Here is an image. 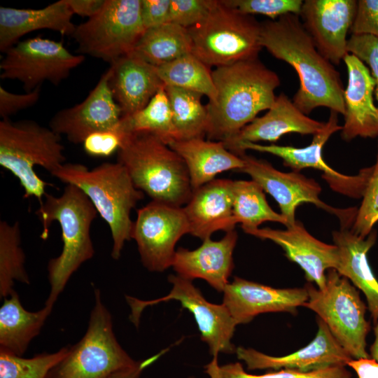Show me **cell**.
Listing matches in <instances>:
<instances>
[{"label": "cell", "mask_w": 378, "mask_h": 378, "mask_svg": "<svg viewBox=\"0 0 378 378\" xmlns=\"http://www.w3.org/2000/svg\"><path fill=\"white\" fill-rule=\"evenodd\" d=\"M134 52L154 66H160L192 52L187 29L167 22L146 29Z\"/></svg>", "instance_id": "cell-30"}, {"label": "cell", "mask_w": 378, "mask_h": 378, "mask_svg": "<svg viewBox=\"0 0 378 378\" xmlns=\"http://www.w3.org/2000/svg\"><path fill=\"white\" fill-rule=\"evenodd\" d=\"M51 175L66 185L76 186L89 198L109 227L111 257L119 259L125 241L131 239L130 212L144 197L125 167L118 162H104L92 169L82 164L64 163Z\"/></svg>", "instance_id": "cell-4"}, {"label": "cell", "mask_w": 378, "mask_h": 378, "mask_svg": "<svg viewBox=\"0 0 378 378\" xmlns=\"http://www.w3.org/2000/svg\"><path fill=\"white\" fill-rule=\"evenodd\" d=\"M309 298L303 307L316 314L353 359L368 358L366 337L370 330L365 304L355 286L335 269L326 272V286H304Z\"/></svg>", "instance_id": "cell-9"}, {"label": "cell", "mask_w": 378, "mask_h": 378, "mask_svg": "<svg viewBox=\"0 0 378 378\" xmlns=\"http://www.w3.org/2000/svg\"><path fill=\"white\" fill-rule=\"evenodd\" d=\"M168 97L175 132L174 140L204 138L208 113L202 103L201 94L174 86L164 85Z\"/></svg>", "instance_id": "cell-32"}, {"label": "cell", "mask_w": 378, "mask_h": 378, "mask_svg": "<svg viewBox=\"0 0 378 378\" xmlns=\"http://www.w3.org/2000/svg\"><path fill=\"white\" fill-rule=\"evenodd\" d=\"M244 166L238 172L245 173L251 180L260 186L278 203L281 214L287 220V227L295 221V211L302 203H312L317 207L336 214L342 218L346 209H335L321 201L319 195L321 186L312 178L298 172H283L274 168L270 162L241 153Z\"/></svg>", "instance_id": "cell-15"}, {"label": "cell", "mask_w": 378, "mask_h": 378, "mask_svg": "<svg viewBox=\"0 0 378 378\" xmlns=\"http://www.w3.org/2000/svg\"><path fill=\"white\" fill-rule=\"evenodd\" d=\"M350 31L354 35H369L378 39V0H358Z\"/></svg>", "instance_id": "cell-43"}, {"label": "cell", "mask_w": 378, "mask_h": 378, "mask_svg": "<svg viewBox=\"0 0 378 378\" xmlns=\"http://www.w3.org/2000/svg\"><path fill=\"white\" fill-rule=\"evenodd\" d=\"M347 365L356 372L358 378H378V362L373 358L352 359Z\"/></svg>", "instance_id": "cell-47"}, {"label": "cell", "mask_w": 378, "mask_h": 378, "mask_svg": "<svg viewBox=\"0 0 378 378\" xmlns=\"http://www.w3.org/2000/svg\"><path fill=\"white\" fill-rule=\"evenodd\" d=\"M61 137L32 120L0 121V165L18 178L24 198L43 201L49 183L38 176L34 167L52 174L65 163Z\"/></svg>", "instance_id": "cell-6"}, {"label": "cell", "mask_w": 378, "mask_h": 378, "mask_svg": "<svg viewBox=\"0 0 378 378\" xmlns=\"http://www.w3.org/2000/svg\"><path fill=\"white\" fill-rule=\"evenodd\" d=\"M127 134L118 126L113 130L94 132L83 142V148L88 155L106 158L118 152Z\"/></svg>", "instance_id": "cell-41"}, {"label": "cell", "mask_w": 378, "mask_h": 378, "mask_svg": "<svg viewBox=\"0 0 378 378\" xmlns=\"http://www.w3.org/2000/svg\"><path fill=\"white\" fill-rule=\"evenodd\" d=\"M232 209L237 223L241 224L246 233L267 221L287 226L285 217L270 207L265 191L253 180L233 181Z\"/></svg>", "instance_id": "cell-31"}, {"label": "cell", "mask_w": 378, "mask_h": 378, "mask_svg": "<svg viewBox=\"0 0 378 378\" xmlns=\"http://www.w3.org/2000/svg\"><path fill=\"white\" fill-rule=\"evenodd\" d=\"M237 239L234 230L225 232L218 241L211 238L202 241L194 250L180 247L176 251L172 267L184 279H203L218 292H223L234 269L233 252Z\"/></svg>", "instance_id": "cell-22"}, {"label": "cell", "mask_w": 378, "mask_h": 378, "mask_svg": "<svg viewBox=\"0 0 378 378\" xmlns=\"http://www.w3.org/2000/svg\"><path fill=\"white\" fill-rule=\"evenodd\" d=\"M362 197L351 229L356 234L366 237L378 221V144L376 162L372 167Z\"/></svg>", "instance_id": "cell-38"}, {"label": "cell", "mask_w": 378, "mask_h": 378, "mask_svg": "<svg viewBox=\"0 0 378 378\" xmlns=\"http://www.w3.org/2000/svg\"><path fill=\"white\" fill-rule=\"evenodd\" d=\"M25 254L21 246L19 222L0 221V297L5 298L13 290L15 281L29 284L25 269Z\"/></svg>", "instance_id": "cell-35"}, {"label": "cell", "mask_w": 378, "mask_h": 378, "mask_svg": "<svg viewBox=\"0 0 378 378\" xmlns=\"http://www.w3.org/2000/svg\"><path fill=\"white\" fill-rule=\"evenodd\" d=\"M370 355L373 359L378 362V321L374 328V340L370 347Z\"/></svg>", "instance_id": "cell-49"}, {"label": "cell", "mask_w": 378, "mask_h": 378, "mask_svg": "<svg viewBox=\"0 0 378 378\" xmlns=\"http://www.w3.org/2000/svg\"><path fill=\"white\" fill-rule=\"evenodd\" d=\"M134 360L119 344L113 330L112 316L103 303L100 290H94V304L87 330L46 378H108L135 366Z\"/></svg>", "instance_id": "cell-8"}, {"label": "cell", "mask_w": 378, "mask_h": 378, "mask_svg": "<svg viewBox=\"0 0 378 378\" xmlns=\"http://www.w3.org/2000/svg\"><path fill=\"white\" fill-rule=\"evenodd\" d=\"M36 214L43 225V239L48 237L53 221L62 231V252L47 265L50 291L45 305L53 307L73 274L94 256L90 228L98 213L81 190L66 184L59 197L47 193Z\"/></svg>", "instance_id": "cell-3"}, {"label": "cell", "mask_w": 378, "mask_h": 378, "mask_svg": "<svg viewBox=\"0 0 378 378\" xmlns=\"http://www.w3.org/2000/svg\"><path fill=\"white\" fill-rule=\"evenodd\" d=\"M342 129V126L338 124V113L330 111L324 127L313 135V139L307 146L296 148L274 144L262 145L244 142L232 146L229 150L236 155L244 153L246 150L270 153L280 158L284 165L294 172H299L304 168L321 170L323 172L322 178L333 190L351 197L360 198L363 197L372 167L361 169L357 175L348 176L332 169L322 158V150L326 143L335 132Z\"/></svg>", "instance_id": "cell-14"}, {"label": "cell", "mask_w": 378, "mask_h": 378, "mask_svg": "<svg viewBox=\"0 0 378 378\" xmlns=\"http://www.w3.org/2000/svg\"><path fill=\"white\" fill-rule=\"evenodd\" d=\"M248 370H290L309 372L335 366H346L353 358L330 331L318 319L315 337L303 348L284 356H272L251 348L239 346L235 351Z\"/></svg>", "instance_id": "cell-17"}, {"label": "cell", "mask_w": 378, "mask_h": 378, "mask_svg": "<svg viewBox=\"0 0 378 378\" xmlns=\"http://www.w3.org/2000/svg\"><path fill=\"white\" fill-rule=\"evenodd\" d=\"M107 71L108 87L122 117L142 109L164 85L156 66L134 51L111 62Z\"/></svg>", "instance_id": "cell-23"}, {"label": "cell", "mask_w": 378, "mask_h": 378, "mask_svg": "<svg viewBox=\"0 0 378 378\" xmlns=\"http://www.w3.org/2000/svg\"><path fill=\"white\" fill-rule=\"evenodd\" d=\"M144 31L141 0H106L94 15L76 25L71 37L78 54L111 64L133 52Z\"/></svg>", "instance_id": "cell-10"}, {"label": "cell", "mask_w": 378, "mask_h": 378, "mask_svg": "<svg viewBox=\"0 0 378 378\" xmlns=\"http://www.w3.org/2000/svg\"><path fill=\"white\" fill-rule=\"evenodd\" d=\"M164 85L174 86L205 95L209 102L216 97V90L210 67L192 52L156 67Z\"/></svg>", "instance_id": "cell-33"}, {"label": "cell", "mask_w": 378, "mask_h": 378, "mask_svg": "<svg viewBox=\"0 0 378 378\" xmlns=\"http://www.w3.org/2000/svg\"><path fill=\"white\" fill-rule=\"evenodd\" d=\"M168 349H164L145 360H139V363L135 366L118 371L113 374L108 378H141L143 371L164 354Z\"/></svg>", "instance_id": "cell-48"}, {"label": "cell", "mask_w": 378, "mask_h": 378, "mask_svg": "<svg viewBox=\"0 0 378 378\" xmlns=\"http://www.w3.org/2000/svg\"><path fill=\"white\" fill-rule=\"evenodd\" d=\"M205 372L210 378H351V372L344 366H335L309 372L279 370L262 374L246 372L242 365L230 363L222 366L211 360L205 366Z\"/></svg>", "instance_id": "cell-37"}, {"label": "cell", "mask_w": 378, "mask_h": 378, "mask_svg": "<svg viewBox=\"0 0 378 378\" xmlns=\"http://www.w3.org/2000/svg\"><path fill=\"white\" fill-rule=\"evenodd\" d=\"M167 145L183 160L192 190L214 180L220 173L238 172L244 166L242 158L229 150L223 141L194 138L173 140Z\"/></svg>", "instance_id": "cell-28"}, {"label": "cell", "mask_w": 378, "mask_h": 378, "mask_svg": "<svg viewBox=\"0 0 378 378\" xmlns=\"http://www.w3.org/2000/svg\"><path fill=\"white\" fill-rule=\"evenodd\" d=\"M117 154L136 188L152 201L183 207L190 200L192 188L183 160L158 136L127 134Z\"/></svg>", "instance_id": "cell-5"}, {"label": "cell", "mask_w": 378, "mask_h": 378, "mask_svg": "<svg viewBox=\"0 0 378 378\" xmlns=\"http://www.w3.org/2000/svg\"><path fill=\"white\" fill-rule=\"evenodd\" d=\"M356 0H306L300 20L318 50L333 65H339L347 50V34L353 25Z\"/></svg>", "instance_id": "cell-18"}, {"label": "cell", "mask_w": 378, "mask_h": 378, "mask_svg": "<svg viewBox=\"0 0 378 378\" xmlns=\"http://www.w3.org/2000/svg\"><path fill=\"white\" fill-rule=\"evenodd\" d=\"M223 304L237 326L249 323L260 314H295L309 298L304 288H275L235 276L223 292Z\"/></svg>", "instance_id": "cell-20"}, {"label": "cell", "mask_w": 378, "mask_h": 378, "mask_svg": "<svg viewBox=\"0 0 378 378\" xmlns=\"http://www.w3.org/2000/svg\"><path fill=\"white\" fill-rule=\"evenodd\" d=\"M216 0H171L168 22L189 29L202 21Z\"/></svg>", "instance_id": "cell-40"}, {"label": "cell", "mask_w": 378, "mask_h": 378, "mask_svg": "<svg viewBox=\"0 0 378 378\" xmlns=\"http://www.w3.org/2000/svg\"><path fill=\"white\" fill-rule=\"evenodd\" d=\"M189 225L183 207L150 201L137 211L131 239L136 244L143 265L162 272L172 267L176 244Z\"/></svg>", "instance_id": "cell-13"}, {"label": "cell", "mask_w": 378, "mask_h": 378, "mask_svg": "<svg viewBox=\"0 0 378 378\" xmlns=\"http://www.w3.org/2000/svg\"><path fill=\"white\" fill-rule=\"evenodd\" d=\"M69 346L56 352L23 358L0 349V378H46L49 371L67 354Z\"/></svg>", "instance_id": "cell-36"}, {"label": "cell", "mask_w": 378, "mask_h": 378, "mask_svg": "<svg viewBox=\"0 0 378 378\" xmlns=\"http://www.w3.org/2000/svg\"><path fill=\"white\" fill-rule=\"evenodd\" d=\"M4 54L0 78L20 81L25 92L45 82L59 85L85 58L71 53L60 41L40 36L20 41Z\"/></svg>", "instance_id": "cell-11"}, {"label": "cell", "mask_w": 378, "mask_h": 378, "mask_svg": "<svg viewBox=\"0 0 378 378\" xmlns=\"http://www.w3.org/2000/svg\"><path fill=\"white\" fill-rule=\"evenodd\" d=\"M216 97L206 105L208 140L226 142L268 110L281 80L258 57L216 68L211 72Z\"/></svg>", "instance_id": "cell-2"}, {"label": "cell", "mask_w": 378, "mask_h": 378, "mask_svg": "<svg viewBox=\"0 0 378 378\" xmlns=\"http://www.w3.org/2000/svg\"><path fill=\"white\" fill-rule=\"evenodd\" d=\"M74 15L88 18L94 15L104 6L106 0H66Z\"/></svg>", "instance_id": "cell-46"}, {"label": "cell", "mask_w": 378, "mask_h": 378, "mask_svg": "<svg viewBox=\"0 0 378 378\" xmlns=\"http://www.w3.org/2000/svg\"><path fill=\"white\" fill-rule=\"evenodd\" d=\"M188 31L192 53L210 68L258 57L262 48L260 23L224 0H216L206 18Z\"/></svg>", "instance_id": "cell-7"}, {"label": "cell", "mask_w": 378, "mask_h": 378, "mask_svg": "<svg viewBox=\"0 0 378 378\" xmlns=\"http://www.w3.org/2000/svg\"><path fill=\"white\" fill-rule=\"evenodd\" d=\"M239 12L253 15H262L275 20L287 14L300 15L302 0H224Z\"/></svg>", "instance_id": "cell-39"}, {"label": "cell", "mask_w": 378, "mask_h": 378, "mask_svg": "<svg viewBox=\"0 0 378 378\" xmlns=\"http://www.w3.org/2000/svg\"><path fill=\"white\" fill-rule=\"evenodd\" d=\"M119 126L126 134H152L168 144L175 139L169 101L162 86L142 109L122 116Z\"/></svg>", "instance_id": "cell-34"}, {"label": "cell", "mask_w": 378, "mask_h": 378, "mask_svg": "<svg viewBox=\"0 0 378 378\" xmlns=\"http://www.w3.org/2000/svg\"><path fill=\"white\" fill-rule=\"evenodd\" d=\"M247 234L280 246L286 256L303 270L307 280L316 284L318 289L326 286V272L337 265V247L313 237L299 220L285 230L257 228Z\"/></svg>", "instance_id": "cell-19"}, {"label": "cell", "mask_w": 378, "mask_h": 378, "mask_svg": "<svg viewBox=\"0 0 378 378\" xmlns=\"http://www.w3.org/2000/svg\"><path fill=\"white\" fill-rule=\"evenodd\" d=\"M325 124L302 113L293 100L281 92L264 115L255 118L234 138L224 143L228 150L244 142L275 143L288 133L314 135L322 130Z\"/></svg>", "instance_id": "cell-26"}, {"label": "cell", "mask_w": 378, "mask_h": 378, "mask_svg": "<svg viewBox=\"0 0 378 378\" xmlns=\"http://www.w3.org/2000/svg\"><path fill=\"white\" fill-rule=\"evenodd\" d=\"M348 73L344 92V122L341 136L349 141L358 136L378 137V107L374 101L376 83L369 68L349 53L343 59Z\"/></svg>", "instance_id": "cell-21"}, {"label": "cell", "mask_w": 378, "mask_h": 378, "mask_svg": "<svg viewBox=\"0 0 378 378\" xmlns=\"http://www.w3.org/2000/svg\"><path fill=\"white\" fill-rule=\"evenodd\" d=\"M66 0H59L42 8L0 7V50L5 53L24 35L49 29L72 36L76 25Z\"/></svg>", "instance_id": "cell-27"}, {"label": "cell", "mask_w": 378, "mask_h": 378, "mask_svg": "<svg viewBox=\"0 0 378 378\" xmlns=\"http://www.w3.org/2000/svg\"><path fill=\"white\" fill-rule=\"evenodd\" d=\"M52 308L45 305L37 312H29L14 290L4 298L0 307V349L22 356L39 334Z\"/></svg>", "instance_id": "cell-29"}, {"label": "cell", "mask_w": 378, "mask_h": 378, "mask_svg": "<svg viewBox=\"0 0 378 378\" xmlns=\"http://www.w3.org/2000/svg\"><path fill=\"white\" fill-rule=\"evenodd\" d=\"M108 76L106 71L80 103L55 113L49 127L74 144H83L94 132L116 128L122 111L109 89Z\"/></svg>", "instance_id": "cell-16"}, {"label": "cell", "mask_w": 378, "mask_h": 378, "mask_svg": "<svg viewBox=\"0 0 378 378\" xmlns=\"http://www.w3.org/2000/svg\"><path fill=\"white\" fill-rule=\"evenodd\" d=\"M232 182L215 178L192 190L190 200L183 206L189 234L204 241L216 231L234 230L237 223L232 209Z\"/></svg>", "instance_id": "cell-24"}, {"label": "cell", "mask_w": 378, "mask_h": 378, "mask_svg": "<svg viewBox=\"0 0 378 378\" xmlns=\"http://www.w3.org/2000/svg\"><path fill=\"white\" fill-rule=\"evenodd\" d=\"M354 221H341L340 229L332 232L334 244L338 249L335 270L362 290L376 324L378 321V281L369 265L367 254L375 244L377 232L372 230L366 237L359 236L351 229Z\"/></svg>", "instance_id": "cell-25"}, {"label": "cell", "mask_w": 378, "mask_h": 378, "mask_svg": "<svg viewBox=\"0 0 378 378\" xmlns=\"http://www.w3.org/2000/svg\"><path fill=\"white\" fill-rule=\"evenodd\" d=\"M171 0H141V18L146 29L168 22Z\"/></svg>", "instance_id": "cell-45"}, {"label": "cell", "mask_w": 378, "mask_h": 378, "mask_svg": "<svg viewBox=\"0 0 378 378\" xmlns=\"http://www.w3.org/2000/svg\"><path fill=\"white\" fill-rule=\"evenodd\" d=\"M41 87L23 94L13 93L0 86V117L10 118L22 110L35 105L39 100Z\"/></svg>", "instance_id": "cell-44"}, {"label": "cell", "mask_w": 378, "mask_h": 378, "mask_svg": "<svg viewBox=\"0 0 378 378\" xmlns=\"http://www.w3.org/2000/svg\"><path fill=\"white\" fill-rule=\"evenodd\" d=\"M189 378H195V377H189Z\"/></svg>", "instance_id": "cell-50"}, {"label": "cell", "mask_w": 378, "mask_h": 378, "mask_svg": "<svg viewBox=\"0 0 378 378\" xmlns=\"http://www.w3.org/2000/svg\"><path fill=\"white\" fill-rule=\"evenodd\" d=\"M347 50L367 64L375 83L374 97L378 107V39L369 35H354L348 38Z\"/></svg>", "instance_id": "cell-42"}, {"label": "cell", "mask_w": 378, "mask_h": 378, "mask_svg": "<svg viewBox=\"0 0 378 378\" xmlns=\"http://www.w3.org/2000/svg\"><path fill=\"white\" fill-rule=\"evenodd\" d=\"M168 281L172 287L169 293L162 298L146 301L126 296L131 309V321L138 326L141 314L146 307L174 300L193 315L201 339L207 344L213 356L212 360H218L220 353H235L237 348L232 343V338L237 324L227 308L223 303L216 304L207 301L191 280L171 274Z\"/></svg>", "instance_id": "cell-12"}, {"label": "cell", "mask_w": 378, "mask_h": 378, "mask_svg": "<svg viewBox=\"0 0 378 378\" xmlns=\"http://www.w3.org/2000/svg\"><path fill=\"white\" fill-rule=\"evenodd\" d=\"M260 43L275 58L297 72L300 86L294 104L309 115L317 107L344 114L340 74L316 48L299 15L287 14L260 23Z\"/></svg>", "instance_id": "cell-1"}]
</instances>
